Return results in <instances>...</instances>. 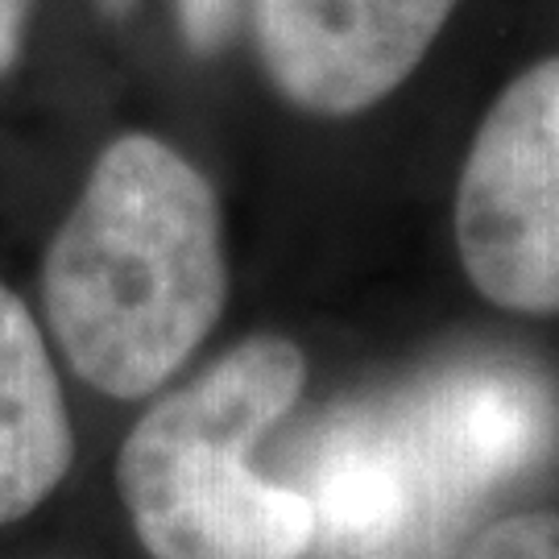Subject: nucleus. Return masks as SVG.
<instances>
[{"label":"nucleus","mask_w":559,"mask_h":559,"mask_svg":"<svg viewBox=\"0 0 559 559\" xmlns=\"http://www.w3.org/2000/svg\"><path fill=\"white\" fill-rule=\"evenodd\" d=\"M307 357L286 336H249L154 402L117 456L120 501L150 559H302L311 501L249 464L299 402Z\"/></svg>","instance_id":"nucleus-2"},{"label":"nucleus","mask_w":559,"mask_h":559,"mask_svg":"<svg viewBox=\"0 0 559 559\" xmlns=\"http://www.w3.org/2000/svg\"><path fill=\"white\" fill-rule=\"evenodd\" d=\"M96 4L112 9V13H124L133 0H96ZM175 9H179L182 41L195 55H216L237 34L240 17L249 13V0H175Z\"/></svg>","instance_id":"nucleus-7"},{"label":"nucleus","mask_w":559,"mask_h":559,"mask_svg":"<svg viewBox=\"0 0 559 559\" xmlns=\"http://www.w3.org/2000/svg\"><path fill=\"white\" fill-rule=\"evenodd\" d=\"M456 249L480 299L559 316V55L506 83L456 187Z\"/></svg>","instance_id":"nucleus-3"},{"label":"nucleus","mask_w":559,"mask_h":559,"mask_svg":"<svg viewBox=\"0 0 559 559\" xmlns=\"http://www.w3.org/2000/svg\"><path fill=\"white\" fill-rule=\"evenodd\" d=\"M75 456L71 419L29 307L0 282V526L55 493Z\"/></svg>","instance_id":"nucleus-5"},{"label":"nucleus","mask_w":559,"mask_h":559,"mask_svg":"<svg viewBox=\"0 0 559 559\" xmlns=\"http://www.w3.org/2000/svg\"><path fill=\"white\" fill-rule=\"evenodd\" d=\"M41 302L80 381L154 394L228 302L221 200L200 166L154 133L104 145L46 249Z\"/></svg>","instance_id":"nucleus-1"},{"label":"nucleus","mask_w":559,"mask_h":559,"mask_svg":"<svg viewBox=\"0 0 559 559\" xmlns=\"http://www.w3.org/2000/svg\"><path fill=\"white\" fill-rule=\"evenodd\" d=\"M34 0H0V80L17 67L25 38H29Z\"/></svg>","instance_id":"nucleus-8"},{"label":"nucleus","mask_w":559,"mask_h":559,"mask_svg":"<svg viewBox=\"0 0 559 559\" xmlns=\"http://www.w3.org/2000/svg\"><path fill=\"white\" fill-rule=\"evenodd\" d=\"M460 559H559V510H526L489 522Z\"/></svg>","instance_id":"nucleus-6"},{"label":"nucleus","mask_w":559,"mask_h":559,"mask_svg":"<svg viewBox=\"0 0 559 559\" xmlns=\"http://www.w3.org/2000/svg\"><path fill=\"white\" fill-rule=\"evenodd\" d=\"M460 0H249L265 75L311 117H357L415 75Z\"/></svg>","instance_id":"nucleus-4"}]
</instances>
